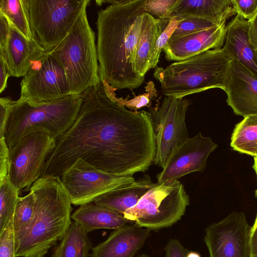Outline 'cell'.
Returning <instances> with one entry per match:
<instances>
[{
	"instance_id": "6da1fadb",
	"label": "cell",
	"mask_w": 257,
	"mask_h": 257,
	"mask_svg": "<svg viewBox=\"0 0 257 257\" xmlns=\"http://www.w3.org/2000/svg\"><path fill=\"white\" fill-rule=\"evenodd\" d=\"M114 91L100 79L80 94L76 119L56 140L40 178L61 177L78 159L117 175L148 170L156 152L151 113L120 105L113 98Z\"/></svg>"
},
{
	"instance_id": "7a4b0ae2",
	"label": "cell",
	"mask_w": 257,
	"mask_h": 257,
	"mask_svg": "<svg viewBox=\"0 0 257 257\" xmlns=\"http://www.w3.org/2000/svg\"><path fill=\"white\" fill-rule=\"evenodd\" d=\"M147 0H113L98 12L96 27L99 75L114 90L139 87L133 61Z\"/></svg>"
},
{
	"instance_id": "3957f363",
	"label": "cell",
	"mask_w": 257,
	"mask_h": 257,
	"mask_svg": "<svg viewBox=\"0 0 257 257\" xmlns=\"http://www.w3.org/2000/svg\"><path fill=\"white\" fill-rule=\"evenodd\" d=\"M30 191L36 199L34 216L27 234L16 248V256L44 257L70 227L72 204L59 176L41 177Z\"/></svg>"
},
{
	"instance_id": "277c9868",
	"label": "cell",
	"mask_w": 257,
	"mask_h": 257,
	"mask_svg": "<svg viewBox=\"0 0 257 257\" xmlns=\"http://www.w3.org/2000/svg\"><path fill=\"white\" fill-rule=\"evenodd\" d=\"M231 61L222 48L212 49L165 68L156 66L153 75L164 95L182 98L212 88L224 90Z\"/></svg>"
},
{
	"instance_id": "5b68a950",
	"label": "cell",
	"mask_w": 257,
	"mask_h": 257,
	"mask_svg": "<svg viewBox=\"0 0 257 257\" xmlns=\"http://www.w3.org/2000/svg\"><path fill=\"white\" fill-rule=\"evenodd\" d=\"M81 103V94L46 102L13 100L4 137L9 149L34 132H45L56 140L73 124Z\"/></svg>"
},
{
	"instance_id": "8992f818",
	"label": "cell",
	"mask_w": 257,
	"mask_h": 257,
	"mask_svg": "<svg viewBox=\"0 0 257 257\" xmlns=\"http://www.w3.org/2000/svg\"><path fill=\"white\" fill-rule=\"evenodd\" d=\"M49 53L65 70L72 94H80L100 80L95 33L86 8L64 39Z\"/></svg>"
},
{
	"instance_id": "52a82bcc",
	"label": "cell",
	"mask_w": 257,
	"mask_h": 257,
	"mask_svg": "<svg viewBox=\"0 0 257 257\" xmlns=\"http://www.w3.org/2000/svg\"><path fill=\"white\" fill-rule=\"evenodd\" d=\"M190 204V198L179 180H170L149 190L123 216L152 230L171 226L179 221Z\"/></svg>"
},
{
	"instance_id": "ba28073f",
	"label": "cell",
	"mask_w": 257,
	"mask_h": 257,
	"mask_svg": "<svg viewBox=\"0 0 257 257\" xmlns=\"http://www.w3.org/2000/svg\"><path fill=\"white\" fill-rule=\"evenodd\" d=\"M31 27L47 51L66 36L90 0H26Z\"/></svg>"
},
{
	"instance_id": "9c48e42d",
	"label": "cell",
	"mask_w": 257,
	"mask_h": 257,
	"mask_svg": "<svg viewBox=\"0 0 257 257\" xmlns=\"http://www.w3.org/2000/svg\"><path fill=\"white\" fill-rule=\"evenodd\" d=\"M55 145L56 139L48 133L34 132L24 136L9 149V178L19 191L30 190Z\"/></svg>"
},
{
	"instance_id": "30bf717a",
	"label": "cell",
	"mask_w": 257,
	"mask_h": 257,
	"mask_svg": "<svg viewBox=\"0 0 257 257\" xmlns=\"http://www.w3.org/2000/svg\"><path fill=\"white\" fill-rule=\"evenodd\" d=\"M71 204L93 202L101 195L136 182L133 176H120L100 170L78 159L61 176Z\"/></svg>"
},
{
	"instance_id": "8fae6325",
	"label": "cell",
	"mask_w": 257,
	"mask_h": 257,
	"mask_svg": "<svg viewBox=\"0 0 257 257\" xmlns=\"http://www.w3.org/2000/svg\"><path fill=\"white\" fill-rule=\"evenodd\" d=\"M71 94L65 70L49 51H46L33 62L23 77L19 99L46 102Z\"/></svg>"
},
{
	"instance_id": "7c38bea8",
	"label": "cell",
	"mask_w": 257,
	"mask_h": 257,
	"mask_svg": "<svg viewBox=\"0 0 257 257\" xmlns=\"http://www.w3.org/2000/svg\"><path fill=\"white\" fill-rule=\"evenodd\" d=\"M189 99L165 97L161 105L150 111L156 152L154 163L163 168L171 151L189 138L185 122Z\"/></svg>"
},
{
	"instance_id": "4fadbf2b",
	"label": "cell",
	"mask_w": 257,
	"mask_h": 257,
	"mask_svg": "<svg viewBox=\"0 0 257 257\" xmlns=\"http://www.w3.org/2000/svg\"><path fill=\"white\" fill-rule=\"evenodd\" d=\"M251 228L242 212L209 225L204 238L209 257H250Z\"/></svg>"
},
{
	"instance_id": "5bb4252c",
	"label": "cell",
	"mask_w": 257,
	"mask_h": 257,
	"mask_svg": "<svg viewBox=\"0 0 257 257\" xmlns=\"http://www.w3.org/2000/svg\"><path fill=\"white\" fill-rule=\"evenodd\" d=\"M217 147L209 137L201 133L189 138L171 151L162 171L157 175V182L178 180L190 173L204 172L209 156Z\"/></svg>"
},
{
	"instance_id": "9a60e30c",
	"label": "cell",
	"mask_w": 257,
	"mask_h": 257,
	"mask_svg": "<svg viewBox=\"0 0 257 257\" xmlns=\"http://www.w3.org/2000/svg\"><path fill=\"white\" fill-rule=\"evenodd\" d=\"M224 91L226 102L235 114L257 115V77L232 60Z\"/></svg>"
},
{
	"instance_id": "2e32d148",
	"label": "cell",
	"mask_w": 257,
	"mask_h": 257,
	"mask_svg": "<svg viewBox=\"0 0 257 257\" xmlns=\"http://www.w3.org/2000/svg\"><path fill=\"white\" fill-rule=\"evenodd\" d=\"M226 23L194 33L170 38L163 51L168 61H179L207 50L221 49L225 42Z\"/></svg>"
},
{
	"instance_id": "e0dca14e",
	"label": "cell",
	"mask_w": 257,
	"mask_h": 257,
	"mask_svg": "<svg viewBox=\"0 0 257 257\" xmlns=\"http://www.w3.org/2000/svg\"><path fill=\"white\" fill-rule=\"evenodd\" d=\"M151 230L134 223L111 233L104 241L92 247L91 257H133L144 245Z\"/></svg>"
},
{
	"instance_id": "ac0fdd59",
	"label": "cell",
	"mask_w": 257,
	"mask_h": 257,
	"mask_svg": "<svg viewBox=\"0 0 257 257\" xmlns=\"http://www.w3.org/2000/svg\"><path fill=\"white\" fill-rule=\"evenodd\" d=\"M248 21L238 15L226 26L224 53L257 77V50L248 39Z\"/></svg>"
},
{
	"instance_id": "d6986e66",
	"label": "cell",
	"mask_w": 257,
	"mask_h": 257,
	"mask_svg": "<svg viewBox=\"0 0 257 257\" xmlns=\"http://www.w3.org/2000/svg\"><path fill=\"white\" fill-rule=\"evenodd\" d=\"M0 51L4 53L11 76L15 77H23L33 62L46 51L35 36L28 40L12 26L7 45Z\"/></svg>"
},
{
	"instance_id": "ffe728a7",
	"label": "cell",
	"mask_w": 257,
	"mask_h": 257,
	"mask_svg": "<svg viewBox=\"0 0 257 257\" xmlns=\"http://www.w3.org/2000/svg\"><path fill=\"white\" fill-rule=\"evenodd\" d=\"M235 14L231 0H177L168 17L202 18L219 25Z\"/></svg>"
},
{
	"instance_id": "44dd1931",
	"label": "cell",
	"mask_w": 257,
	"mask_h": 257,
	"mask_svg": "<svg viewBox=\"0 0 257 257\" xmlns=\"http://www.w3.org/2000/svg\"><path fill=\"white\" fill-rule=\"evenodd\" d=\"M71 217L87 233L99 229L116 230L133 223L123 215L94 202L80 205Z\"/></svg>"
},
{
	"instance_id": "7402d4cb",
	"label": "cell",
	"mask_w": 257,
	"mask_h": 257,
	"mask_svg": "<svg viewBox=\"0 0 257 257\" xmlns=\"http://www.w3.org/2000/svg\"><path fill=\"white\" fill-rule=\"evenodd\" d=\"M156 184L149 176L146 175L132 184L101 195L93 202L123 215L126 211L136 205L141 198Z\"/></svg>"
},
{
	"instance_id": "603a6c76",
	"label": "cell",
	"mask_w": 257,
	"mask_h": 257,
	"mask_svg": "<svg viewBox=\"0 0 257 257\" xmlns=\"http://www.w3.org/2000/svg\"><path fill=\"white\" fill-rule=\"evenodd\" d=\"M159 36L158 19L145 13L133 61L135 73L143 78L145 79L150 69L151 58Z\"/></svg>"
},
{
	"instance_id": "cb8c5ba5",
	"label": "cell",
	"mask_w": 257,
	"mask_h": 257,
	"mask_svg": "<svg viewBox=\"0 0 257 257\" xmlns=\"http://www.w3.org/2000/svg\"><path fill=\"white\" fill-rule=\"evenodd\" d=\"M92 246L88 233L79 224L73 221L54 247L51 257H88Z\"/></svg>"
},
{
	"instance_id": "d4e9b609",
	"label": "cell",
	"mask_w": 257,
	"mask_h": 257,
	"mask_svg": "<svg viewBox=\"0 0 257 257\" xmlns=\"http://www.w3.org/2000/svg\"><path fill=\"white\" fill-rule=\"evenodd\" d=\"M230 146L235 151L254 157L257 152V115H249L237 123Z\"/></svg>"
},
{
	"instance_id": "484cf974",
	"label": "cell",
	"mask_w": 257,
	"mask_h": 257,
	"mask_svg": "<svg viewBox=\"0 0 257 257\" xmlns=\"http://www.w3.org/2000/svg\"><path fill=\"white\" fill-rule=\"evenodd\" d=\"M0 14L26 39L34 38L26 0H0Z\"/></svg>"
},
{
	"instance_id": "4316f807",
	"label": "cell",
	"mask_w": 257,
	"mask_h": 257,
	"mask_svg": "<svg viewBox=\"0 0 257 257\" xmlns=\"http://www.w3.org/2000/svg\"><path fill=\"white\" fill-rule=\"evenodd\" d=\"M36 199L31 191L17 201L12 219L16 248L29 229L34 218Z\"/></svg>"
},
{
	"instance_id": "83f0119b",
	"label": "cell",
	"mask_w": 257,
	"mask_h": 257,
	"mask_svg": "<svg viewBox=\"0 0 257 257\" xmlns=\"http://www.w3.org/2000/svg\"><path fill=\"white\" fill-rule=\"evenodd\" d=\"M19 193L9 176L0 179V233L13 218Z\"/></svg>"
},
{
	"instance_id": "f1b7e54d",
	"label": "cell",
	"mask_w": 257,
	"mask_h": 257,
	"mask_svg": "<svg viewBox=\"0 0 257 257\" xmlns=\"http://www.w3.org/2000/svg\"><path fill=\"white\" fill-rule=\"evenodd\" d=\"M183 19L176 17H167L158 19L159 36L153 52L151 60L150 69L155 68L157 66L161 53L167 45L179 22Z\"/></svg>"
},
{
	"instance_id": "f546056e",
	"label": "cell",
	"mask_w": 257,
	"mask_h": 257,
	"mask_svg": "<svg viewBox=\"0 0 257 257\" xmlns=\"http://www.w3.org/2000/svg\"><path fill=\"white\" fill-rule=\"evenodd\" d=\"M146 92L143 94L135 96L131 99L118 98L115 93L113 94L114 100L122 106H126L131 109L137 110L144 106L150 107L152 100L157 95V91L153 82L149 81L146 86Z\"/></svg>"
},
{
	"instance_id": "4dcf8cb0",
	"label": "cell",
	"mask_w": 257,
	"mask_h": 257,
	"mask_svg": "<svg viewBox=\"0 0 257 257\" xmlns=\"http://www.w3.org/2000/svg\"><path fill=\"white\" fill-rule=\"evenodd\" d=\"M217 25L214 22L199 18H189L181 20L174 31L171 38L194 33Z\"/></svg>"
},
{
	"instance_id": "1f68e13d",
	"label": "cell",
	"mask_w": 257,
	"mask_h": 257,
	"mask_svg": "<svg viewBox=\"0 0 257 257\" xmlns=\"http://www.w3.org/2000/svg\"><path fill=\"white\" fill-rule=\"evenodd\" d=\"M0 257H16L12 220L0 233Z\"/></svg>"
},
{
	"instance_id": "d6a6232c",
	"label": "cell",
	"mask_w": 257,
	"mask_h": 257,
	"mask_svg": "<svg viewBox=\"0 0 257 257\" xmlns=\"http://www.w3.org/2000/svg\"><path fill=\"white\" fill-rule=\"evenodd\" d=\"M177 0H147V12L159 17H167L170 14Z\"/></svg>"
},
{
	"instance_id": "836d02e7",
	"label": "cell",
	"mask_w": 257,
	"mask_h": 257,
	"mask_svg": "<svg viewBox=\"0 0 257 257\" xmlns=\"http://www.w3.org/2000/svg\"><path fill=\"white\" fill-rule=\"evenodd\" d=\"M236 14L250 21L257 14V0H231Z\"/></svg>"
},
{
	"instance_id": "e575fe53",
	"label": "cell",
	"mask_w": 257,
	"mask_h": 257,
	"mask_svg": "<svg viewBox=\"0 0 257 257\" xmlns=\"http://www.w3.org/2000/svg\"><path fill=\"white\" fill-rule=\"evenodd\" d=\"M165 257H187L189 251L181 242L175 238H171L165 247Z\"/></svg>"
},
{
	"instance_id": "d590c367",
	"label": "cell",
	"mask_w": 257,
	"mask_h": 257,
	"mask_svg": "<svg viewBox=\"0 0 257 257\" xmlns=\"http://www.w3.org/2000/svg\"><path fill=\"white\" fill-rule=\"evenodd\" d=\"M9 149L5 137L0 138V179L9 176Z\"/></svg>"
},
{
	"instance_id": "8d00e7d4",
	"label": "cell",
	"mask_w": 257,
	"mask_h": 257,
	"mask_svg": "<svg viewBox=\"0 0 257 257\" xmlns=\"http://www.w3.org/2000/svg\"><path fill=\"white\" fill-rule=\"evenodd\" d=\"M12 101L8 97L0 99V138L5 137Z\"/></svg>"
},
{
	"instance_id": "74e56055",
	"label": "cell",
	"mask_w": 257,
	"mask_h": 257,
	"mask_svg": "<svg viewBox=\"0 0 257 257\" xmlns=\"http://www.w3.org/2000/svg\"><path fill=\"white\" fill-rule=\"evenodd\" d=\"M11 26L6 18L0 14V49L4 50L7 45Z\"/></svg>"
},
{
	"instance_id": "f35d334b",
	"label": "cell",
	"mask_w": 257,
	"mask_h": 257,
	"mask_svg": "<svg viewBox=\"0 0 257 257\" xmlns=\"http://www.w3.org/2000/svg\"><path fill=\"white\" fill-rule=\"evenodd\" d=\"M11 76L3 52L0 51V93L6 88L9 77Z\"/></svg>"
},
{
	"instance_id": "ab89813d",
	"label": "cell",
	"mask_w": 257,
	"mask_h": 257,
	"mask_svg": "<svg viewBox=\"0 0 257 257\" xmlns=\"http://www.w3.org/2000/svg\"><path fill=\"white\" fill-rule=\"evenodd\" d=\"M248 23L249 41L254 49L257 50V14Z\"/></svg>"
},
{
	"instance_id": "60d3db41",
	"label": "cell",
	"mask_w": 257,
	"mask_h": 257,
	"mask_svg": "<svg viewBox=\"0 0 257 257\" xmlns=\"http://www.w3.org/2000/svg\"><path fill=\"white\" fill-rule=\"evenodd\" d=\"M250 250V257H257V215L251 228Z\"/></svg>"
},
{
	"instance_id": "b9f144b4",
	"label": "cell",
	"mask_w": 257,
	"mask_h": 257,
	"mask_svg": "<svg viewBox=\"0 0 257 257\" xmlns=\"http://www.w3.org/2000/svg\"><path fill=\"white\" fill-rule=\"evenodd\" d=\"M252 168L254 169L257 175V157H254V164L252 166ZM255 196L257 198V189L255 191Z\"/></svg>"
},
{
	"instance_id": "7bdbcfd3",
	"label": "cell",
	"mask_w": 257,
	"mask_h": 257,
	"mask_svg": "<svg viewBox=\"0 0 257 257\" xmlns=\"http://www.w3.org/2000/svg\"><path fill=\"white\" fill-rule=\"evenodd\" d=\"M187 257H201V256L198 252L191 251L188 252Z\"/></svg>"
},
{
	"instance_id": "ee69618b",
	"label": "cell",
	"mask_w": 257,
	"mask_h": 257,
	"mask_svg": "<svg viewBox=\"0 0 257 257\" xmlns=\"http://www.w3.org/2000/svg\"><path fill=\"white\" fill-rule=\"evenodd\" d=\"M138 257H150V256L147 254L143 253L139 255Z\"/></svg>"
},
{
	"instance_id": "f6af8a7d",
	"label": "cell",
	"mask_w": 257,
	"mask_h": 257,
	"mask_svg": "<svg viewBox=\"0 0 257 257\" xmlns=\"http://www.w3.org/2000/svg\"><path fill=\"white\" fill-rule=\"evenodd\" d=\"M255 157H257V152L256 153V155H255Z\"/></svg>"
}]
</instances>
